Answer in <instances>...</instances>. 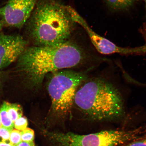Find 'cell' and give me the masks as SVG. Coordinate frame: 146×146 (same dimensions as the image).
Segmentation results:
<instances>
[{
  "instance_id": "obj_1",
  "label": "cell",
  "mask_w": 146,
  "mask_h": 146,
  "mask_svg": "<svg viewBox=\"0 0 146 146\" xmlns=\"http://www.w3.org/2000/svg\"><path fill=\"white\" fill-rule=\"evenodd\" d=\"M89 61L99 64L102 57L91 54L86 49L69 40L50 46H27L18 59L17 67L29 87L36 89L41 87L49 73Z\"/></svg>"
},
{
  "instance_id": "obj_2",
  "label": "cell",
  "mask_w": 146,
  "mask_h": 146,
  "mask_svg": "<svg viewBox=\"0 0 146 146\" xmlns=\"http://www.w3.org/2000/svg\"><path fill=\"white\" fill-rule=\"evenodd\" d=\"M125 98L123 90L115 82L100 74L88 78L78 89L74 103L89 120L116 121L126 116Z\"/></svg>"
},
{
  "instance_id": "obj_3",
  "label": "cell",
  "mask_w": 146,
  "mask_h": 146,
  "mask_svg": "<svg viewBox=\"0 0 146 146\" xmlns=\"http://www.w3.org/2000/svg\"><path fill=\"white\" fill-rule=\"evenodd\" d=\"M75 23L66 5L56 0H40L25 24V34L35 46L57 45L69 40Z\"/></svg>"
},
{
  "instance_id": "obj_4",
  "label": "cell",
  "mask_w": 146,
  "mask_h": 146,
  "mask_svg": "<svg viewBox=\"0 0 146 146\" xmlns=\"http://www.w3.org/2000/svg\"><path fill=\"white\" fill-rule=\"evenodd\" d=\"M88 79L85 73L64 69L52 73L47 84L51 100L49 114L64 118L70 113L78 87Z\"/></svg>"
},
{
  "instance_id": "obj_5",
  "label": "cell",
  "mask_w": 146,
  "mask_h": 146,
  "mask_svg": "<svg viewBox=\"0 0 146 146\" xmlns=\"http://www.w3.org/2000/svg\"><path fill=\"white\" fill-rule=\"evenodd\" d=\"M146 138V126L130 130H105L79 135L54 132L53 142L58 146H118Z\"/></svg>"
},
{
  "instance_id": "obj_6",
  "label": "cell",
  "mask_w": 146,
  "mask_h": 146,
  "mask_svg": "<svg viewBox=\"0 0 146 146\" xmlns=\"http://www.w3.org/2000/svg\"><path fill=\"white\" fill-rule=\"evenodd\" d=\"M37 0H8L0 8V18L3 26L21 29L25 26Z\"/></svg>"
},
{
  "instance_id": "obj_7",
  "label": "cell",
  "mask_w": 146,
  "mask_h": 146,
  "mask_svg": "<svg viewBox=\"0 0 146 146\" xmlns=\"http://www.w3.org/2000/svg\"><path fill=\"white\" fill-rule=\"evenodd\" d=\"M29 44L21 35L0 32V69L18 60Z\"/></svg>"
},
{
  "instance_id": "obj_8",
  "label": "cell",
  "mask_w": 146,
  "mask_h": 146,
  "mask_svg": "<svg viewBox=\"0 0 146 146\" xmlns=\"http://www.w3.org/2000/svg\"><path fill=\"white\" fill-rule=\"evenodd\" d=\"M143 37L145 41V44L132 48L118 46L97 33L91 36V41L98 52L102 54H146V34L144 35Z\"/></svg>"
},
{
  "instance_id": "obj_9",
  "label": "cell",
  "mask_w": 146,
  "mask_h": 146,
  "mask_svg": "<svg viewBox=\"0 0 146 146\" xmlns=\"http://www.w3.org/2000/svg\"><path fill=\"white\" fill-rule=\"evenodd\" d=\"M108 8L113 12L127 10L138 0H104Z\"/></svg>"
},
{
  "instance_id": "obj_10",
  "label": "cell",
  "mask_w": 146,
  "mask_h": 146,
  "mask_svg": "<svg viewBox=\"0 0 146 146\" xmlns=\"http://www.w3.org/2000/svg\"><path fill=\"white\" fill-rule=\"evenodd\" d=\"M8 102H3L0 109V120L2 127L12 131L14 127V123L11 119L7 112Z\"/></svg>"
},
{
  "instance_id": "obj_11",
  "label": "cell",
  "mask_w": 146,
  "mask_h": 146,
  "mask_svg": "<svg viewBox=\"0 0 146 146\" xmlns=\"http://www.w3.org/2000/svg\"><path fill=\"white\" fill-rule=\"evenodd\" d=\"M7 112L9 117L14 123L23 115L22 108L21 106L16 104H11L8 102Z\"/></svg>"
},
{
  "instance_id": "obj_12",
  "label": "cell",
  "mask_w": 146,
  "mask_h": 146,
  "mask_svg": "<svg viewBox=\"0 0 146 146\" xmlns=\"http://www.w3.org/2000/svg\"><path fill=\"white\" fill-rule=\"evenodd\" d=\"M21 134L22 141L29 142H34L35 134L33 129L27 128L24 130L21 131Z\"/></svg>"
},
{
  "instance_id": "obj_13",
  "label": "cell",
  "mask_w": 146,
  "mask_h": 146,
  "mask_svg": "<svg viewBox=\"0 0 146 146\" xmlns=\"http://www.w3.org/2000/svg\"><path fill=\"white\" fill-rule=\"evenodd\" d=\"M10 143L14 146H16L22 141L21 131L16 129H13L10 133Z\"/></svg>"
},
{
  "instance_id": "obj_14",
  "label": "cell",
  "mask_w": 146,
  "mask_h": 146,
  "mask_svg": "<svg viewBox=\"0 0 146 146\" xmlns=\"http://www.w3.org/2000/svg\"><path fill=\"white\" fill-rule=\"evenodd\" d=\"M28 121L25 117H21L16 120L14 123V127L16 129L22 131L27 128Z\"/></svg>"
},
{
  "instance_id": "obj_15",
  "label": "cell",
  "mask_w": 146,
  "mask_h": 146,
  "mask_svg": "<svg viewBox=\"0 0 146 146\" xmlns=\"http://www.w3.org/2000/svg\"><path fill=\"white\" fill-rule=\"evenodd\" d=\"M11 132V131L4 127H0V138L1 142L10 143V137Z\"/></svg>"
},
{
  "instance_id": "obj_16",
  "label": "cell",
  "mask_w": 146,
  "mask_h": 146,
  "mask_svg": "<svg viewBox=\"0 0 146 146\" xmlns=\"http://www.w3.org/2000/svg\"><path fill=\"white\" fill-rule=\"evenodd\" d=\"M124 146H146V138L129 142Z\"/></svg>"
},
{
  "instance_id": "obj_17",
  "label": "cell",
  "mask_w": 146,
  "mask_h": 146,
  "mask_svg": "<svg viewBox=\"0 0 146 146\" xmlns=\"http://www.w3.org/2000/svg\"><path fill=\"white\" fill-rule=\"evenodd\" d=\"M16 146H35L34 142H29L22 141Z\"/></svg>"
},
{
  "instance_id": "obj_18",
  "label": "cell",
  "mask_w": 146,
  "mask_h": 146,
  "mask_svg": "<svg viewBox=\"0 0 146 146\" xmlns=\"http://www.w3.org/2000/svg\"><path fill=\"white\" fill-rule=\"evenodd\" d=\"M0 146H14L10 143H5L4 142H0Z\"/></svg>"
},
{
  "instance_id": "obj_19",
  "label": "cell",
  "mask_w": 146,
  "mask_h": 146,
  "mask_svg": "<svg viewBox=\"0 0 146 146\" xmlns=\"http://www.w3.org/2000/svg\"><path fill=\"white\" fill-rule=\"evenodd\" d=\"M144 1H145V3L146 9V0H144Z\"/></svg>"
},
{
  "instance_id": "obj_20",
  "label": "cell",
  "mask_w": 146,
  "mask_h": 146,
  "mask_svg": "<svg viewBox=\"0 0 146 146\" xmlns=\"http://www.w3.org/2000/svg\"><path fill=\"white\" fill-rule=\"evenodd\" d=\"M1 120H0V127H1Z\"/></svg>"
}]
</instances>
